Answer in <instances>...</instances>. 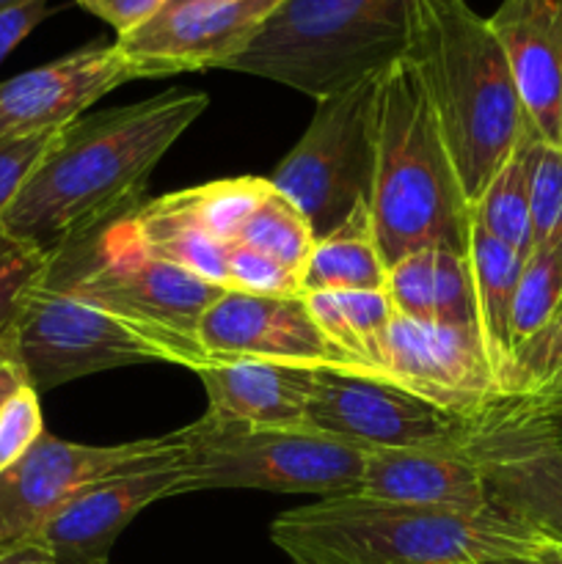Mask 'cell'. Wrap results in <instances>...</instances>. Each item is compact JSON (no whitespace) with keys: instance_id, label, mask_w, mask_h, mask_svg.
Returning a JSON list of instances; mask_svg holds the SVG:
<instances>
[{"instance_id":"13","label":"cell","mask_w":562,"mask_h":564,"mask_svg":"<svg viewBox=\"0 0 562 564\" xmlns=\"http://www.w3.org/2000/svg\"><path fill=\"white\" fill-rule=\"evenodd\" d=\"M378 380L446 411H474L505 397L472 328L395 314Z\"/></svg>"},{"instance_id":"8","label":"cell","mask_w":562,"mask_h":564,"mask_svg":"<svg viewBox=\"0 0 562 564\" xmlns=\"http://www.w3.org/2000/svg\"><path fill=\"white\" fill-rule=\"evenodd\" d=\"M378 75L317 99L301 141L268 176L270 185L306 215L317 240L339 229L353 209L372 198Z\"/></svg>"},{"instance_id":"24","label":"cell","mask_w":562,"mask_h":564,"mask_svg":"<svg viewBox=\"0 0 562 564\" xmlns=\"http://www.w3.org/2000/svg\"><path fill=\"white\" fill-rule=\"evenodd\" d=\"M386 262L375 240L369 204L353 209L350 218L314 242L301 275V295L312 292H383Z\"/></svg>"},{"instance_id":"29","label":"cell","mask_w":562,"mask_h":564,"mask_svg":"<svg viewBox=\"0 0 562 564\" xmlns=\"http://www.w3.org/2000/svg\"><path fill=\"white\" fill-rule=\"evenodd\" d=\"M529 209L534 248L562 237V149L532 130L529 141ZM532 248V251H534Z\"/></svg>"},{"instance_id":"22","label":"cell","mask_w":562,"mask_h":564,"mask_svg":"<svg viewBox=\"0 0 562 564\" xmlns=\"http://www.w3.org/2000/svg\"><path fill=\"white\" fill-rule=\"evenodd\" d=\"M494 510L549 545H562V449H540L483 468Z\"/></svg>"},{"instance_id":"28","label":"cell","mask_w":562,"mask_h":564,"mask_svg":"<svg viewBox=\"0 0 562 564\" xmlns=\"http://www.w3.org/2000/svg\"><path fill=\"white\" fill-rule=\"evenodd\" d=\"M562 306V237L534 248L518 279L512 308V347L532 339ZM516 356V350H512Z\"/></svg>"},{"instance_id":"26","label":"cell","mask_w":562,"mask_h":564,"mask_svg":"<svg viewBox=\"0 0 562 564\" xmlns=\"http://www.w3.org/2000/svg\"><path fill=\"white\" fill-rule=\"evenodd\" d=\"M273 185L264 176H235L180 191L187 215L224 246H235L253 209L270 196Z\"/></svg>"},{"instance_id":"7","label":"cell","mask_w":562,"mask_h":564,"mask_svg":"<svg viewBox=\"0 0 562 564\" xmlns=\"http://www.w3.org/2000/svg\"><path fill=\"white\" fill-rule=\"evenodd\" d=\"M180 435L185 494L246 488L331 499L361 490L367 449L312 427H248L204 413L198 422L180 427Z\"/></svg>"},{"instance_id":"23","label":"cell","mask_w":562,"mask_h":564,"mask_svg":"<svg viewBox=\"0 0 562 564\" xmlns=\"http://www.w3.org/2000/svg\"><path fill=\"white\" fill-rule=\"evenodd\" d=\"M303 301L342 369L347 375L378 378L386 334L395 317L386 292H312L303 295Z\"/></svg>"},{"instance_id":"32","label":"cell","mask_w":562,"mask_h":564,"mask_svg":"<svg viewBox=\"0 0 562 564\" xmlns=\"http://www.w3.org/2000/svg\"><path fill=\"white\" fill-rule=\"evenodd\" d=\"M383 292L400 317L435 319V248H422L389 264Z\"/></svg>"},{"instance_id":"40","label":"cell","mask_w":562,"mask_h":564,"mask_svg":"<svg viewBox=\"0 0 562 564\" xmlns=\"http://www.w3.org/2000/svg\"><path fill=\"white\" fill-rule=\"evenodd\" d=\"M0 564H58L53 560V554L47 551V545L39 538L25 540L20 545H11V549L0 551Z\"/></svg>"},{"instance_id":"16","label":"cell","mask_w":562,"mask_h":564,"mask_svg":"<svg viewBox=\"0 0 562 564\" xmlns=\"http://www.w3.org/2000/svg\"><path fill=\"white\" fill-rule=\"evenodd\" d=\"M185 494V474L180 466L154 471L125 474L105 479L77 494L47 527L39 540L47 545L58 564L108 562L119 534L154 501Z\"/></svg>"},{"instance_id":"19","label":"cell","mask_w":562,"mask_h":564,"mask_svg":"<svg viewBox=\"0 0 562 564\" xmlns=\"http://www.w3.org/2000/svg\"><path fill=\"white\" fill-rule=\"evenodd\" d=\"M207 416L248 427H306L317 369L268 361H218L198 369Z\"/></svg>"},{"instance_id":"1","label":"cell","mask_w":562,"mask_h":564,"mask_svg":"<svg viewBox=\"0 0 562 564\" xmlns=\"http://www.w3.org/2000/svg\"><path fill=\"white\" fill-rule=\"evenodd\" d=\"M207 105V94L169 88L80 116L58 130L0 218V229L50 251L130 213L143 202L154 165Z\"/></svg>"},{"instance_id":"33","label":"cell","mask_w":562,"mask_h":564,"mask_svg":"<svg viewBox=\"0 0 562 564\" xmlns=\"http://www.w3.org/2000/svg\"><path fill=\"white\" fill-rule=\"evenodd\" d=\"M562 375V306L532 339L516 347L507 394H529Z\"/></svg>"},{"instance_id":"11","label":"cell","mask_w":562,"mask_h":564,"mask_svg":"<svg viewBox=\"0 0 562 564\" xmlns=\"http://www.w3.org/2000/svg\"><path fill=\"white\" fill-rule=\"evenodd\" d=\"M483 408L446 411L378 378L317 369L306 427L361 449H452L474 457Z\"/></svg>"},{"instance_id":"37","label":"cell","mask_w":562,"mask_h":564,"mask_svg":"<svg viewBox=\"0 0 562 564\" xmlns=\"http://www.w3.org/2000/svg\"><path fill=\"white\" fill-rule=\"evenodd\" d=\"M77 3L102 22H108L116 36H125V33L136 31L143 22L158 17L171 0H77Z\"/></svg>"},{"instance_id":"9","label":"cell","mask_w":562,"mask_h":564,"mask_svg":"<svg viewBox=\"0 0 562 564\" xmlns=\"http://www.w3.org/2000/svg\"><path fill=\"white\" fill-rule=\"evenodd\" d=\"M9 339L39 394L119 367L169 364L147 336L44 273L22 301Z\"/></svg>"},{"instance_id":"46","label":"cell","mask_w":562,"mask_h":564,"mask_svg":"<svg viewBox=\"0 0 562 564\" xmlns=\"http://www.w3.org/2000/svg\"><path fill=\"white\" fill-rule=\"evenodd\" d=\"M171 3H185V0H171ZM171 3H169V6H171Z\"/></svg>"},{"instance_id":"47","label":"cell","mask_w":562,"mask_h":564,"mask_svg":"<svg viewBox=\"0 0 562 564\" xmlns=\"http://www.w3.org/2000/svg\"><path fill=\"white\" fill-rule=\"evenodd\" d=\"M99 564H110V562H99Z\"/></svg>"},{"instance_id":"35","label":"cell","mask_w":562,"mask_h":564,"mask_svg":"<svg viewBox=\"0 0 562 564\" xmlns=\"http://www.w3.org/2000/svg\"><path fill=\"white\" fill-rule=\"evenodd\" d=\"M44 433L42 402L31 383H22L0 408V471L20 460Z\"/></svg>"},{"instance_id":"12","label":"cell","mask_w":562,"mask_h":564,"mask_svg":"<svg viewBox=\"0 0 562 564\" xmlns=\"http://www.w3.org/2000/svg\"><path fill=\"white\" fill-rule=\"evenodd\" d=\"M284 0H185L171 3L136 31L116 36L138 77L226 69L257 39Z\"/></svg>"},{"instance_id":"38","label":"cell","mask_w":562,"mask_h":564,"mask_svg":"<svg viewBox=\"0 0 562 564\" xmlns=\"http://www.w3.org/2000/svg\"><path fill=\"white\" fill-rule=\"evenodd\" d=\"M50 14H53L50 0H31V3L14 6L0 14V66Z\"/></svg>"},{"instance_id":"3","label":"cell","mask_w":562,"mask_h":564,"mask_svg":"<svg viewBox=\"0 0 562 564\" xmlns=\"http://www.w3.org/2000/svg\"><path fill=\"white\" fill-rule=\"evenodd\" d=\"M270 540L292 564H485L543 545L499 510H441L345 494L287 510Z\"/></svg>"},{"instance_id":"6","label":"cell","mask_w":562,"mask_h":564,"mask_svg":"<svg viewBox=\"0 0 562 564\" xmlns=\"http://www.w3.org/2000/svg\"><path fill=\"white\" fill-rule=\"evenodd\" d=\"M411 0H284L226 64L314 102L356 86L406 55Z\"/></svg>"},{"instance_id":"27","label":"cell","mask_w":562,"mask_h":564,"mask_svg":"<svg viewBox=\"0 0 562 564\" xmlns=\"http://www.w3.org/2000/svg\"><path fill=\"white\" fill-rule=\"evenodd\" d=\"M237 242L259 253H268L303 275L317 237H314L306 215L273 187L270 196L246 220Z\"/></svg>"},{"instance_id":"36","label":"cell","mask_w":562,"mask_h":564,"mask_svg":"<svg viewBox=\"0 0 562 564\" xmlns=\"http://www.w3.org/2000/svg\"><path fill=\"white\" fill-rule=\"evenodd\" d=\"M58 130L33 132V135H9L0 138V218L6 215L9 204L25 185L31 171L55 141Z\"/></svg>"},{"instance_id":"15","label":"cell","mask_w":562,"mask_h":564,"mask_svg":"<svg viewBox=\"0 0 562 564\" xmlns=\"http://www.w3.org/2000/svg\"><path fill=\"white\" fill-rule=\"evenodd\" d=\"M141 80L119 44L94 42L0 83V138L64 130L86 108Z\"/></svg>"},{"instance_id":"4","label":"cell","mask_w":562,"mask_h":564,"mask_svg":"<svg viewBox=\"0 0 562 564\" xmlns=\"http://www.w3.org/2000/svg\"><path fill=\"white\" fill-rule=\"evenodd\" d=\"M372 226L386 268L422 248H466L472 207L411 61H391L375 86Z\"/></svg>"},{"instance_id":"14","label":"cell","mask_w":562,"mask_h":564,"mask_svg":"<svg viewBox=\"0 0 562 564\" xmlns=\"http://www.w3.org/2000/svg\"><path fill=\"white\" fill-rule=\"evenodd\" d=\"M198 341L209 364L268 361L345 372L303 297H257L226 290L204 312Z\"/></svg>"},{"instance_id":"5","label":"cell","mask_w":562,"mask_h":564,"mask_svg":"<svg viewBox=\"0 0 562 564\" xmlns=\"http://www.w3.org/2000/svg\"><path fill=\"white\" fill-rule=\"evenodd\" d=\"M44 275L147 336L169 364L191 372L209 364L198 325L226 290L143 253L121 215L50 248Z\"/></svg>"},{"instance_id":"43","label":"cell","mask_w":562,"mask_h":564,"mask_svg":"<svg viewBox=\"0 0 562 564\" xmlns=\"http://www.w3.org/2000/svg\"><path fill=\"white\" fill-rule=\"evenodd\" d=\"M485 564H543V562L534 560V556H501V560H490Z\"/></svg>"},{"instance_id":"20","label":"cell","mask_w":562,"mask_h":564,"mask_svg":"<svg viewBox=\"0 0 562 564\" xmlns=\"http://www.w3.org/2000/svg\"><path fill=\"white\" fill-rule=\"evenodd\" d=\"M468 268L474 286V319L477 339L496 380L507 394L512 372V308H516L518 279L527 259L496 240L472 218L468 226Z\"/></svg>"},{"instance_id":"25","label":"cell","mask_w":562,"mask_h":564,"mask_svg":"<svg viewBox=\"0 0 562 564\" xmlns=\"http://www.w3.org/2000/svg\"><path fill=\"white\" fill-rule=\"evenodd\" d=\"M529 141H532V127H527L510 158L499 165V171L490 176L485 191L472 204V218L523 259L534 248L532 209H529Z\"/></svg>"},{"instance_id":"41","label":"cell","mask_w":562,"mask_h":564,"mask_svg":"<svg viewBox=\"0 0 562 564\" xmlns=\"http://www.w3.org/2000/svg\"><path fill=\"white\" fill-rule=\"evenodd\" d=\"M521 397H527V402L534 408V411L545 413V416L562 419V375L551 380L549 386H543V389L529 391V394H521Z\"/></svg>"},{"instance_id":"44","label":"cell","mask_w":562,"mask_h":564,"mask_svg":"<svg viewBox=\"0 0 562 564\" xmlns=\"http://www.w3.org/2000/svg\"><path fill=\"white\" fill-rule=\"evenodd\" d=\"M22 3H31V0H0V14L9 9H14V6H22Z\"/></svg>"},{"instance_id":"2","label":"cell","mask_w":562,"mask_h":564,"mask_svg":"<svg viewBox=\"0 0 562 564\" xmlns=\"http://www.w3.org/2000/svg\"><path fill=\"white\" fill-rule=\"evenodd\" d=\"M406 58L472 207L529 127L505 50L468 0H411Z\"/></svg>"},{"instance_id":"17","label":"cell","mask_w":562,"mask_h":564,"mask_svg":"<svg viewBox=\"0 0 562 564\" xmlns=\"http://www.w3.org/2000/svg\"><path fill=\"white\" fill-rule=\"evenodd\" d=\"M510 64L529 127L560 141L562 0H501L488 17Z\"/></svg>"},{"instance_id":"39","label":"cell","mask_w":562,"mask_h":564,"mask_svg":"<svg viewBox=\"0 0 562 564\" xmlns=\"http://www.w3.org/2000/svg\"><path fill=\"white\" fill-rule=\"evenodd\" d=\"M22 383H28L25 369H22L20 358L11 347V339L6 336V339H0V408Z\"/></svg>"},{"instance_id":"34","label":"cell","mask_w":562,"mask_h":564,"mask_svg":"<svg viewBox=\"0 0 562 564\" xmlns=\"http://www.w3.org/2000/svg\"><path fill=\"white\" fill-rule=\"evenodd\" d=\"M435 319L477 334L466 248H435Z\"/></svg>"},{"instance_id":"21","label":"cell","mask_w":562,"mask_h":564,"mask_svg":"<svg viewBox=\"0 0 562 564\" xmlns=\"http://www.w3.org/2000/svg\"><path fill=\"white\" fill-rule=\"evenodd\" d=\"M121 224L143 253L226 290L229 246L209 237L187 215L180 191L165 193L152 202H141L130 213L121 215Z\"/></svg>"},{"instance_id":"18","label":"cell","mask_w":562,"mask_h":564,"mask_svg":"<svg viewBox=\"0 0 562 564\" xmlns=\"http://www.w3.org/2000/svg\"><path fill=\"white\" fill-rule=\"evenodd\" d=\"M358 494L441 510H490L483 466L452 449H367Z\"/></svg>"},{"instance_id":"30","label":"cell","mask_w":562,"mask_h":564,"mask_svg":"<svg viewBox=\"0 0 562 564\" xmlns=\"http://www.w3.org/2000/svg\"><path fill=\"white\" fill-rule=\"evenodd\" d=\"M47 264V251L0 229V339L11 334L22 301Z\"/></svg>"},{"instance_id":"31","label":"cell","mask_w":562,"mask_h":564,"mask_svg":"<svg viewBox=\"0 0 562 564\" xmlns=\"http://www.w3.org/2000/svg\"><path fill=\"white\" fill-rule=\"evenodd\" d=\"M226 290L257 297H303L298 270L240 242L226 253Z\"/></svg>"},{"instance_id":"42","label":"cell","mask_w":562,"mask_h":564,"mask_svg":"<svg viewBox=\"0 0 562 564\" xmlns=\"http://www.w3.org/2000/svg\"><path fill=\"white\" fill-rule=\"evenodd\" d=\"M534 560H540L543 564H562V545H549L543 543L538 551H534Z\"/></svg>"},{"instance_id":"10","label":"cell","mask_w":562,"mask_h":564,"mask_svg":"<svg viewBox=\"0 0 562 564\" xmlns=\"http://www.w3.org/2000/svg\"><path fill=\"white\" fill-rule=\"evenodd\" d=\"M180 430L116 446L75 444L44 430L17 463L0 471V551L42 534V529L91 485L125 474L180 466Z\"/></svg>"},{"instance_id":"45","label":"cell","mask_w":562,"mask_h":564,"mask_svg":"<svg viewBox=\"0 0 562 564\" xmlns=\"http://www.w3.org/2000/svg\"><path fill=\"white\" fill-rule=\"evenodd\" d=\"M556 147L562 149V113H560V141H556Z\"/></svg>"}]
</instances>
